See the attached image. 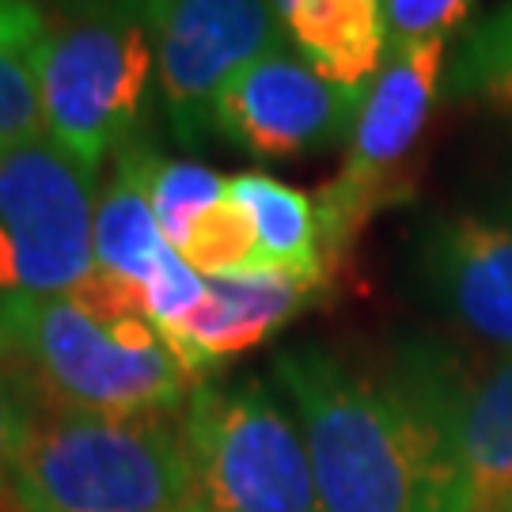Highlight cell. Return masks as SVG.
Wrapping results in <instances>:
<instances>
[{
	"instance_id": "18",
	"label": "cell",
	"mask_w": 512,
	"mask_h": 512,
	"mask_svg": "<svg viewBox=\"0 0 512 512\" xmlns=\"http://www.w3.org/2000/svg\"><path fill=\"white\" fill-rule=\"evenodd\" d=\"M179 255L205 277H255L258 274V232L247 205L224 194L190 224Z\"/></svg>"
},
{
	"instance_id": "5",
	"label": "cell",
	"mask_w": 512,
	"mask_h": 512,
	"mask_svg": "<svg viewBox=\"0 0 512 512\" xmlns=\"http://www.w3.org/2000/svg\"><path fill=\"white\" fill-rule=\"evenodd\" d=\"M183 440L205 512H323L300 421L262 380L194 387Z\"/></svg>"
},
{
	"instance_id": "4",
	"label": "cell",
	"mask_w": 512,
	"mask_h": 512,
	"mask_svg": "<svg viewBox=\"0 0 512 512\" xmlns=\"http://www.w3.org/2000/svg\"><path fill=\"white\" fill-rule=\"evenodd\" d=\"M152 61L145 0H65L46 8L35 57L46 133L99 171L107 156L133 145Z\"/></svg>"
},
{
	"instance_id": "19",
	"label": "cell",
	"mask_w": 512,
	"mask_h": 512,
	"mask_svg": "<svg viewBox=\"0 0 512 512\" xmlns=\"http://www.w3.org/2000/svg\"><path fill=\"white\" fill-rule=\"evenodd\" d=\"M224 194H228V179H220L217 171L202 164L164 160L156 152V160L148 167V198H152L156 220L175 251L183 247L190 224L202 217L209 205H217Z\"/></svg>"
},
{
	"instance_id": "9",
	"label": "cell",
	"mask_w": 512,
	"mask_h": 512,
	"mask_svg": "<svg viewBox=\"0 0 512 512\" xmlns=\"http://www.w3.org/2000/svg\"><path fill=\"white\" fill-rule=\"evenodd\" d=\"M156 80L183 145L213 133L224 84L255 57L285 46L274 0H145Z\"/></svg>"
},
{
	"instance_id": "17",
	"label": "cell",
	"mask_w": 512,
	"mask_h": 512,
	"mask_svg": "<svg viewBox=\"0 0 512 512\" xmlns=\"http://www.w3.org/2000/svg\"><path fill=\"white\" fill-rule=\"evenodd\" d=\"M452 99H486L512 110V4L478 19L448 65Z\"/></svg>"
},
{
	"instance_id": "22",
	"label": "cell",
	"mask_w": 512,
	"mask_h": 512,
	"mask_svg": "<svg viewBox=\"0 0 512 512\" xmlns=\"http://www.w3.org/2000/svg\"><path fill=\"white\" fill-rule=\"evenodd\" d=\"M27 414H31V395L19 384L8 357L0 353V490L12 486V459H16V444Z\"/></svg>"
},
{
	"instance_id": "1",
	"label": "cell",
	"mask_w": 512,
	"mask_h": 512,
	"mask_svg": "<svg viewBox=\"0 0 512 512\" xmlns=\"http://www.w3.org/2000/svg\"><path fill=\"white\" fill-rule=\"evenodd\" d=\"M296 406L323 512H459L429 410L399 380L361 372L323 346L274 357Z\"/></svg>"
},
{
	"instance_id": "16",
	"label": "cell",
	"mask_w": 512,
	"mask_h": 512,
	"mask_svg": "<svg viewBox=\"0 0 512 512\" xmlns=\"http://www.w3.org/2000/svg\"><path fill=\"white\" fill-rule=\"evenodd\" d=\"M46 35L38 0H0V148L46 133L35 57Z\"/></svg>"
},
{
	"instance_id": "6",
	"label": "cell",
	"mask_w": 512,
	"mask_h": 512,
	"mask_svg": "<svg viewBox=\"0 0 512 512\" xmlns=\"http://www.w3.org/2000/svg\"><path fill=\"white\" fill-rule=\"evenodd\" d=\"M95 171L50 137L0 148V304L76 293L95 266Z\"/></svg>"
},
{
	"instance_id": "15",
	"label": "cell",
	"mask_w": 512,
	"mask_h": 512,
	"mask_svg": "<svg viewBox=\"0 0 512 512\" xmlns=\"http://www.w3.org/2000/svg\"><path fill=\"white\" fill-rule=\"evenodd\" d=\"M156 152L141 141L114 156V183L95 205V266L126 281L145 285L156 262L171 251L148 198V167Z\"/></svg>"
},
{
	"instance_id": "7",
	"label": "cell",
	"mask_w": 512,
	"mask_h": 512,
	"mask_svg": "<svg viewBox=\"0 0 512 512\" xmlns=\"http://www.w3.org/2000/svg\"><path fill=\"white\" fill-rule=\"evenodd\" d=\"M444 42L448 38L387 46L384 69L368 84L357 122L349 129L346 160L327 186L311 194L330 266L346 258L353 239L384 205L403 202L410 194L406 160L437 103Z\"/></svg>"
},
{
	"instance_id": "13",
	"label": "cell",
	"mask_w": 512,
	"mask_h": 512,
	"mask_svg": "<svg viewBox=\"0 0 512 512\" xmlns=\"http://www.w3.org/2000/svg\"><path fill=\"white\" fill-rule=\"evenodd\" d=\"M274 8L296 57L330 84L368 88L384 69V0H274Z\"/></svg>"
},
{
	"instance_id": "14",
	"label": "cell",
	"mask_w": 512,
	"mask_h": 512,
	"mask_svg": "<svg viewBox=\"0 0 512 512\" xmlns=\"http://www.w3.org/2000/svg\"><path fill=\"white\" fill-rule=\"evenodd\" d=\"M228 194L247 205L258 232V274H281L304 281L311 289H327L330 266L319 232L315 198L293 190L266 171H243L228 179Z\"/></svg>"
},
{
	"instance_id": "21",
	"label": "cell",
	"mask_w": 512,
	"mask_h": 512,
	"mask_svg": "<svg viewBox=\"0 0 512 512\" xmlns=\"http://www.w3.org/2000/svg\"><path fill=\"white\" fill-rule=\"evenodd\" d=\"M475 0H384L387 46H406L421 38H448L471 16Z\"/></svg>"
},
{
	"instance_id": "12",
	"label": "cell",
	"mask_w": 512,
	"mask_h": 512,
	"mask_svg": "<svg viewBox=\"0 0 512 512\" xmlns=\"http://www.w3.org/2000/svg\"><path fill=\"white\" fill-rule=\"evenodd\" d=\"M315 296L319 289L281 274L205 277L202 308L175 334H167L164 342L179 357V365L190 372V380L205 384L209 372L224 365L228 357H239L247 349L270 342Z\"/></svg>"
},
{
	"instance_id": "2",
	"label": "cell",
	"mask_w": 512,
	"mask_h": 512,
	"mask_svg": "<svg viewBox=\"0 0 512 512\" xmlns=\"http://www.w3.org/2000/svg\"><path fill=\"white\" fill-rule=\"evenodd\" d=\"M0 353L31 403L88 414H179L194 395L137 281L95 270L76 293L0 304Z\"/></svg>"
},
{
	"instance_id": "11",
	"label": "cell",
	"mask_w": 512,
	"mask_h": 512,
	"mask_svg": "<svg viewBox=\"0 0 512 512\" xmlns=\"http://www.w3.org/2000/svg\"><path fill=\"white\" fill-rule=\"evenodd\" d=\"M418 274L440 315L497 361H512V224L478 217L433 220Z\"/></svg>"
},
{
	"instance_id": "20",
	"label": "cell",
	"mask_w": 512,
	"mask_h": 512,
	"mask_svg": "<svg viewBox=\"0 0 512 512\" xmlns=\"http://www.w3.org/2000/svg\"><path fill=\"white\" fill-rule=\"evenodd\" d=\"M141 293H145V311H148V319H152V327L167 338V334H175L194 311L202 308L205 274H198V270L171 247V251L156 262V270L145 277Z\"/></svg>"
},
{
	"instance_id": "23",
	"label": "cell",
	"mask_w": 512,
	"mask_h": 512,
	"mask_svg": "<svg viewBox=\"0 0 512 512\" xmlns=\"http://www.w3.org/2000/svg\"><path fill=\"white\" fill-rule=\"evenodd\" d=\"M501 224H512V194H509V202L501 205Z\"/></svg>"
},
{
	"instance_id": "10",
	"label": "cell",
	"mask_w": 512,
	"mask_h": 512,
	"mask_svg": "<svg viewBox=\"0 0 512 512\" xmlns=\"http://www.w3.org/2000/svg\"><path fill=\"white\" fill-rule=\"evenodd\" d=\"M368 88H342L289 46L243 65L213 107V133L258 160H296L349 141Z\"/></svg>"
},
{
	"instance_id": "8",
	"label": "cell",
	"mask_w": 512,
	"mask_h": 512,
	"mask_svg": "<svg viewBox=\"0 0 512 512\" xmlns=\"http://www.w3.org/2000/svg\"><path fill=\"white\" fill-rule=\"evenodd\" d=\"M395 372L437 425L459 512H512V361L414 342Z\"/></svg>"
},
{
	"instance_id": "3",
	"label": "cell",
	"mask_w": 512,
	"mask_h": 512,
	"mask_svg": "<svg viewBox=\"0 0 512 512\" xmlns=\"http://www.w3.org/2000/svg\"><path fill=\"white\" fill-rule=\"evenodd\" d=\"M23 512H205L175 414L31 403L12 459Z\"/></svg>"
}]
</instances>
